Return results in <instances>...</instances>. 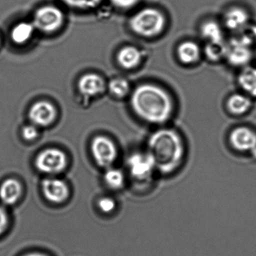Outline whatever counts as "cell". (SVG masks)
<instances>
[{
	"label": "cell",
	"mask_w": 256,
	"mask_h": 256,
	"mask_svg": "<svg viewBox=\"0 0 256 256\" xmlns=\"http://www.w3.org/2000/svg\"><path fill=\"white\" fill-rule=\"evenodd\" d=\"M22 186L14 178L6 180L0 185V200L4 204L12 206L16 204L22 196Z\"/></svg>",
	"instance_id": "13"
},
{
	"label": "cell",
	"mask_w": 256,
	"mask_h": 256,
	"mask_svg": "<svg viewBox=\"0 0 256 256\" xmlns=\"http://www.w3.org/2000/svg\"><path fill=\"white\" fill-rule=\"evenodd\" d=\"M224 22L228 29L238 32L248 25V16L242 8L234 7L226 12Z\"/></svg>",
	"instance_id": "14"
},
{
	"label": "cell",
	"mask_w": 256,
	"mask_h": 256,
	"mask_svg": "<svg viewBox=\"0 0 256 256\" xmlns=\"http://www.w3.org/2000/svg\"><path fill=\"white\" fill-rule=\"evenodd\" d=\"M110 1L115 6L122 10L132 8L138 2V0H110Z\"/></svg>",
	"instance_id": "29"
},
{
	"label": "cell",
	"mask_w": 256,
	"mask_h": 256,
	"mask_svg": "<svg viewBox=\"0 0 256 256\" xmlns=\"http://www.w3.org/2000/svg\"><path fill=\"white\" fill-rule=\"evenodd\" d=\"M238 34L236 38L250 48L256 43V26L247 25Z\"/></svg>",
	"instance_id": "24"
},
{
	"label": "cell",
	"mask_w": 256,
	"mask_h": 256,
	"mask_svg": "<svg viewBox=\"0 0 256 256\" xmlns=\"http://www.w3.org/2000/svg\"><path fill=\"white\" fill-rule=\"evenodd\" d=\"M227 44L224 41L218 42H208L204 48V53L208 59L212 61L220 60L226 58Z\"/></svg>",
	"instance_id": "21"
},
{
	"label": "cell",
	"mask_w": 256,
	"mask_h": 256,
	"mask_svg": "<svg viewBox=\"0 0 256 256\" xmlns=\"http://www.w3.org/2000/svg\"><path fill=\"white\" fill-rule=\"evenodd\" d=\"M252 53L251 48L235 37L227 44L226 58L232 65L244 66L251 60Z\"/></svg>",
	"instance_id": "11"
},
{
	"label": "cell",
	"mask_w": 256,
	"mask_h": 256,
	"mask_svg": "<svg viewBox=\"0 0 256 256\" xmlns=\"http://www.w3.org/2000/svg\"><path fill=\"white\" fill-rule=\"evenodd\" d=\"M44 198L50 202L62 204L70 197V190L65 181L58 178H48L42 182Z\"/></svg>",
	"instance_id": "9"
},
{
	"label": "cell",
	"mask_w": 256,
	"mask_h": 256,
	"mask_svg": "<svg viewBox=\"0 0 256 256\" xmlns=\"http://www.w3.org/2000/svg\"><path fill=\"white\" fill-rule=\"evenodd\" d=\"M10 223L8 214L5 209L0 206V236L6 232Z\"/></svg>",
	"instance_id": "28"
},
{
	"label": "cell",
	"mask_w": 256,
	"mask_h": 256,
	"mask_svg": "<svg viewBox=\"0 0 256 256\" xmlns=\"http://www.w3.org/2000/svg\"><path fill=\"white\" fill-rule=\"evenodd\" d=\"M252 101L247 96L234 94L227 102V108L230 113L240 115L248 112L251 108Z\"/></svg>",
	"instance_id": "19"
},
{
	"label": "cell",
	"mask_w": 256,
	"mask_h": 256,
	"mask_svg": "<svg viewBox=\"0 0 256 256\" xmlns=\"http://www.w3.org/2000/svg\"><path fill=\"white\" fill-rule=\"evenodd\" d=\"M199 46L193 42H185L180 44L178 48V56L184 64H193L200 58Z\"/></svg>",
	"instance_id": "17"
},
{
	"label": "cell",
	"mask_w": 256,
	"mask_h": 256,
	"mask_svg": "<svg viewBox=\"0 0 256 256\" xmlns=\"http://www.w3.org/2000/svg\"><path fill=\"white\" fill-rule=\"evenodd\" d=\"M62 1L72 8L89 10L98 6L102 0H62Z\"/></svg>",
	"instance_id": "25"
},
{
	"label": "cell",
	"mask_w": 256,
	"mask_h": 256,
	"mask_svg": "<svg viewBox=\"0 0 256 256\" xmlns=\"http://www.w3.org/2000/svg\"><path fill=\"white\" fill-rule=\"evenodd\" d=\"M230 146L241 154L251 155L256 160V133L246 127L234 128L229 136Z\"/></svg>",
	"instance_id": "8"
},
{
	"label": "cell",
	"mask_w": 256,
	"mask_h": 256,
	"mask_svg": "<svg viewBox=\"0 0 256 256\" xmlns=\"http://www.w3.org/2000/svg\"><path fill=\"white\" fill-rule=\"evenodd\" d=\"M22 136L26 140H34L38 136L37 126L32 125L25 126L22 130Z\"/></svg>",
	"instance_id": "27"
},
{
	"label": "cell",
	"mask_w": 256,
	"mask_h": 256,
	"mask_svg": "<svg viewBox=\"0 0 256 256\" xmlns=\"http://www.w3.org/2000/svg\"><path fill=\"white\" fill-rule=\"evenodd\" d=\"M35 30H36L34 28L32 23L20 22L17 24L12 30V40L17 44H24L32 38Z\"/></svg>",
	"instance_id": "18"
},
{
	"label": "cell",
	"mask_w": 256,
	"mask_h": 256,
	"mask_svg": "<svg viewBox=\"0 0 256 256\" xmlns=\"http://www.w3.org/2000/svg\"><path fill=\"white\" fill-rule=\"evenodd\" d=\"M148 154L151 156L160 174H176L185 161L186 150L180 136L172 130L155 132L148 140Z\"/></svg>",
	"instance_id": "1"
},
{
	"label": "cell",
	"mask_w": 256,
	"mask_h": 256,
	"mask_svg": "<svg viewBox=\"0 0 256 256\" xmlns=\"http://www.w3.org/2000/svg\"><path fill=\"white\" fill-rule=\"evenodd\" d=\"M91 152L96 164L104 168H109L118 157V150L114 144L104 136H97L92 140Z\"/></svg>",
	"instance_id": "7"
},
{
	"label": "cell",
	"mask_w": 256,
	"mask_h": 256,
	"mask_svg": "<svg viewBox=\"0 0 256 256\" xmlns=\"http://www.w3.org/2000/svg\"><path fill=\"white\" fill-rule=\"evenodd\" d=\"M200 34L208 42L224 41L221 28L214 22H208L204 24L200 28Z\"/></svg>",
	"instance_id": "20"
},
{
	"label": "cell",
	"mask_w": 256,
	"mask_h": 256,
	"mask_svg": "<svg viewBox=\"0 0 256 256\" xmlns=\"http://www.w3.org/2000/svg\"><path fill=\"white\" fill-rule=\"evenodd\" d=\"M127 164L130 174L133 179L138 182L148 184L152 181L154 175L158 173L154 160L148 152L132 154L128 158Z\"/></svg>",
	"instance_id": "5"
},
{
	"label": "cell",
	"mask_w": 256,
	"mask_h": 256,
	"mask_svg": "<svg viewBox=\"0 0 256 256\" xmlns=\"http://www.w3.org/2000/svg\"><path fill=\"white\" fill-rule=\"evenodd\" d=\"M56 109L52 103L41 101L35 103L29 110V119L36 126L44 127L53 124L56 118Z\"/></svg>",
	"instance_id": "10"
},
{
	"label": "cell",
	"mask_w": 256,
	"mask_h": 256,
	"mask_svg": "<svg viewBox=\"0 0 256 256\" xmlns=\"http://www.w3.org/2000/svg\"><path fill=\"white\" fill-rule=\"evenodd\" d=\"M24 256H48L46 254H42V253H38V252H32L29 253V254H25Z\"/></svg>",
	"instance_id": "30"
},
{
	"label": "cell",
	"mask_w": 256,
	"mask_h": 256,
	"mask_svg": "<svg viewBox=\"0 0 256 256\" xmlns=\"http://www.w3.org/2000/svg\"><path fill=\"white\" fill-rule=\"evenodd\" d=\"M108 88L112 95L118 98H122L128 95L130 86L128 80L126 79L115 78L109 82Z\"/></svg>",
	"instance_id": "23"
},
{
	"label": "cell",
	"mask_w": 256,
	"mask_h": 256,
	"mask_svg": "<svg viewBox=\"0 0 256 256\" xmlns=\"http://www.w3.org/2000/svg\"><path fill=\"white\" fill-rule=\"evenodd\" d=\"M98 209L104 214H110L116 208V202L108 197L102 198L98 202Z\"/></svg>",
	"instance_id": "26"
},
{
	"label": "cell",
	"mask_w": 256,
	"mask_h": 256,
	"mask_svg": "<svg viewBox=\"0 0 256 256\" xmlns=\"http://www.w3.org/2000/svg\"><path fill=\"white\" fill-rule=\"evenodd\" d=\"M120 65L126 70H132L139 65L142 59V53L132 46H126L120 50L118 54Z\"/></svg>",
	"instance_id": "15"
},
{
	"label": "cell",
	"mask_w": 256,
	"mask_h": 256,
	"mask_svg": "<svg viewBox=\"0 0 256 256\" xmlns=\"http://www.w3.org/2000/svg\"><path fill=\"white\" fill-rule=\"evenodd\" d=\"M64 22V16L61 10L54 6H44L36 12L32 23L37 30L52 34L58 30Z\"/></svg>",
	"instance_id": "6"
},
{
	"label": "cell",
	"mask_w": 256,
	"mask_h": 256,
	"mask_svg": "<svg viewBox=\"0 0 256 256\" xmlns=\"http://www.w3.org/2000/svg\"><path fill=\"white\" fill-rule=\"evenodd\" d=\"M79 92L86 98L98 96L106 90V83L102 78L96 74H86L79 80Z\"/></svg>",
	"instance_id": "12"
},
{
	"label": "cell",
	"mask_w": 256,
	"mask_h": 256,
	"mask_svg": "<svg viewBox=\"0 0 256 256\" xmlns=\"http://www.w3.org/2000/svg\"><path fill=\"white\" fill-rule=\"evenodd\" d=\"M238 84L247 95L256 97V68L245 67L238 76Z\"/></svg>",
	"instance_id": "16"
},
{
	"label": "cell",
	"mask_w": 256,
	"mask_h": 256,
	"mask_svg": "<svg viewBox=\"0 0 256 256\" xmlns=\"http://www.w3.org/2000/svg\"><path fill=\"white\" fill-rule=\"evenodd\" d=\"M130 24L138 35L151 38L162 32L166 18L162 13L156 8H144L132 18Z\"/></svg>",
	"instance_id": "3"
},
{
	"label": "cell",
	"mask_w": 256,
	"mask_h": 256,
	"mask_svg": "<svg viewBox=\"0 0 256 256\" xmlns=\"http://www.w3.org/2000/svg\"><path fill=\"white\" fill-rule=\"evenodd\" d=\"M68 158L65 152L56 148L42 151L36 158L35 166L38 172L46 174H58L66 168Z\"/></svg>",
	"instance_id": "4"
},
{
	"label": "cell",
	"mask_w": 256,
	"mask_h": 256,
	"mask_svg": "<svg viewBox=\"0 0 256 256\" xmlns=\"http://www.w3.org/2000/svg\"><path fill=\"white\" fill-rule=\"evenodd\" d=\"M104 180L106 185L113 190H119L124 186V176L119 169L109 168L104 175Z\"/></svg>",
	"instance_id": "22"
},
{
	"label": "cell",
	"mask_w": 256,
	"mask_h": 256,
	"mask_svg": "<svg viewBox=\"0 0 256 256\" xmlns=\"http://www.w3.org/2000/svg\"><path fill=\"white\" fill-rule=\"evenodd\" d=\"M131 104L138 116L150 124L166 122L173 112L168 94L155 85L143 84L136 88L132 95Z\"/></svg>",
	"instance_id": "2"
}]
</instances>
